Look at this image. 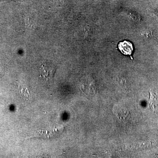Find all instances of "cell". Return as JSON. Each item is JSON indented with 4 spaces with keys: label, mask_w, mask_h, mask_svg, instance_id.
<instances>
[{
    "label": "cell",
    "mask_w": 158,
    "mask_h": 158,
    "mask_svg": "<svg viewBox=\"0 0 158 158\" xmlns=\"http://www.w3.org/2000/svg\"><path fill=\"white\" fill-rule=\"evenodd\" d=\"M56 70V66L48 60H44L40 64V72L41 75L47 83L52 81Z\"/></svg>",
    "instance_id": "obj_1"
},
{
    "label": "cell",
    "mask_w": 158,
    "mask_h": 158,
    "mask_svg": "<svg viewBox=\"0 0 158 158\" xmlns=\"http://www.w3.org/2000/svg\"><path fill=\"white\" fill-rule=\"evenodd\" d=\"M118 47L119 50L125 55H131L134 49L132 44L127 41L119 43Z\"/></svg>",
    "instance_id": "obj_2"
},
{
    "label": "cell",
    "mask_w": 158,
    "mask_h": 158,
    "mask_svg": "<svg viewBox=\"0 0 158 158\" xmlns=\"http://www.w3.org/2000/svg\"><path fill=\"white\" fill-rule=\"evenodd\" d=\"M149 105L152 110L155 111L158 108V99L156 94L150 91Z\"/></svg>",
    "instance_id": "obj_3"
}]
</instances>
